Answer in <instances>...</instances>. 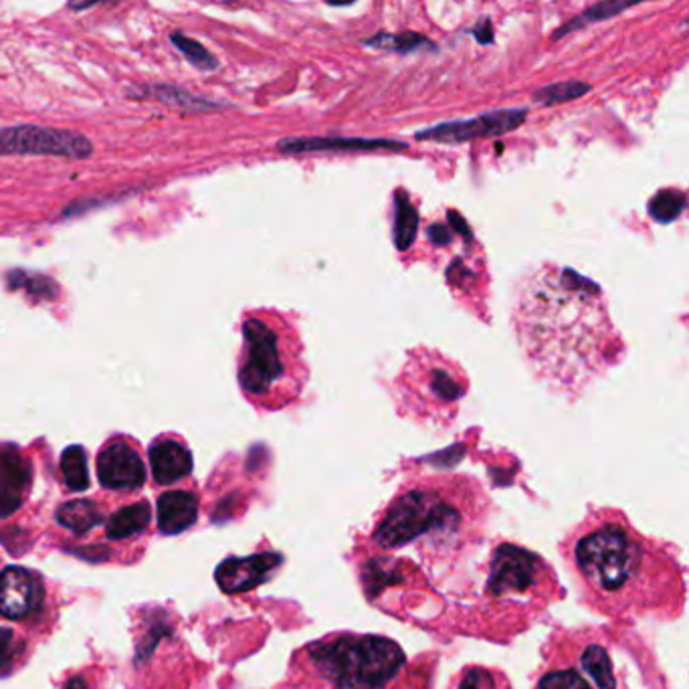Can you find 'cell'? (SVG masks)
Masks as SVG:
<instances>
[{"instance_id": "6da1fadb", "label": "cell", "mask_w": 689, "mask_h": 689, "mask_svg": "<svg viewBox=\"0 0 689 689\" xmlns=\"http://www.w3.org/2000/svg\"><path fill=\"white\" fill-rule=\"evenodd\" d=\"M583 601L617 621L676 618L686 605V571L669 544L642 534L623 511L586 513L560 542Z\"/></svg>"}, {"instance_id": "7a4b0ae2", "label": "cell", "mask_w": 689, "mask_h": 689, "mask_svg": "<svg viewBox=\"0 0 689 689\" xmlns=\"http://www.w3.org/2000/svg\"><path fill=\"white\" fill-rule=\"evenodd\" d=\"M513 324L536 374L562 389L591 381L605 367L615 336L601 289L552 265L523 282Z\"/></svg>"}, {"instance_id": "3957f363", "label": "cell", "mask_w": 689, "mask_h": 689, "mask_svg": "<svg viewBox=\"0 0 689 689\" xmlns=\"http://www.w3.org/2000/svg\"><path fill=\"white\" fill-rule=\"evenodd\" d=\"M489 508L491 501L474 477H416L382 508L367 550L386 556L413 548L431 571L452 569L481 544Z\"/></svg>"}, {"instance_id": "277c9868", "label": "cell", "mask_w": 689, "mask_h": 689, "mask_svg": "<svg viewBox=\"0 0 689 689\" xmlns=\"http://www.w3.org/2000/svg\"><path fill=\"white\" fill-rule=\"evenodd\" d=\"M431 676L393 639L342 630L297 649L277 689H428Z\"/></svg>"}, {"instance_id": "5b68a950", "label": "cell", "mask_w": 689, "mask_h": 689, "mask_svg": "<svg viewBox=\"0 0 689 689\" xmlns=\"http://www.w3.org/2000/svg\"><path fill=\"white\" fill-rule=\"evenodd\" d=\"M562 596L556 572L547 560L501 542L489 556L488 579L479 596V633L491 642L520 633Z\"/></svg>"}, {"instance_id": "8992f818", "label": "cell", "mask_w": 689, "mask_h": 689, "mask_svg": "<svg viewBox=\"0 0 689 689\" xmlns=\"http://www.w3.org/2000/svg\"><path fill=\"white\" fill-rule=\"evenodd\" d=\"M615 661L593 630L562 629L542 649L532 689H618Z\"/></svg>"}, {"instance_id": "52a82bcc", "label": "cell", "mask_w": 689, "mask_h": 689, "mask_svg": "<svg viewBox=\"0 0 689 689\" xmlns=\"http://www.w3.org/2000/svg\"><path fill=\"white\" fill-rule=\"evenodd\" d=\"M245 336V362L239 372V382L245 393L257 399H267L272 394L284 393L289 399L299 391L296 382L289 381L294 367L289 364L284 333L277 332L269 321L251 320L243 324Z\"/></svg>"}, {"instance_id": "ba28073f", "label": "cell", "mask_w": 689, "mask_h": 689, "mask_svg": "<svg viewBox=\"0 0 689 689\" xmlns=\"http://www.w3.org/2000/svg\"><path fill=\"white\" fill-rule=\"evenodd\" d=\"M401 386L404 401L416 415L441 418L443 423L455 415L457 403L465 394L459 370L453 369L447 360L428 354L411 360Z\"/></svg>"}, {"instance_id": "9c48e42d", "label": "cell", "mask_w": 689, "mask_h": 689, "mask_svg": "<svg viewBox=\"0 0 689 689\" xmlns=\"http://www.w3.org/2000/svg\"><path fill=\"white\" fill-rule=\"evenodd\" d=\"M92 152V142L77 131L29 124L0 128V156H61L84 160Z\"/></svg>"}, {"instance_id": "30bf717a", "label": "cell", "mask_w": 689, "mask_h": 689, "mask_svg": "<svg viewBox=\"0 0 689 689\" xmlns=\"http://www.w3.org/2000/svg\"><path fill=\"white\" fill-rule=\"evenodd\" d=\"M45 584L36 572L23 566H9L0 572V615L23 621L43 606Z\"/></svg>"}, {"instance_id": "8fae6325", "label": "cell", "mask_w": 689, "mask_h": 689, "mask_svg": "<svg viewBox=\"0 0 689 689\" xmlns=\"http://www.w3.org/2000/svg\"><path fill=\"white\" fill-rule=\"evenodd\" d=\"M523 119H526L523 109H501V112H489L479 118L441 124L435 128L421 131L416 138L433 140V142H467L474 138H486V136H498V134L511 131L518 128Z\"/></svg>"}, {"instance_id": "7c38bea8", "label": "cell", "mask_w": 689, "mask_h": 689, "mask_svg": "<svg viewBox=\"0 0 689 689\" xmlns=\"http://www.w3.org/2000/svg\"><path fill=\"white\" fill-rule=\"evenodd\" d=\"M97 477L106 489L134 491L146 484V465L130 443L114 441L97 457Z\"/></svg>"}, {"instance_id": "4fadbf2b", "label": "cell", "mask_w": 689, "mask_h": 689, "mask_svg": "<svg viewBox=\"0 0 689 689\" xmlns=\"http://www.w3.org/2000/svg\"><path fill=\"white\" fill-rule=\"evenodd\" d=\"M33 484V467L14 445H0V520L23 506Z\"/></svg>"}, {"instance_id": "5bb4252c", "label": "cell", "mask_w": 689, "mask_h": 689, "mask_svg": "<svg viewBox=\"0 0 689 689\" xmlns=\"http://www.w3.org/2000/svg\"><path fill=\"white\" fill-rule=\"evenodd\" d=\"M279 554H257L250 559H229L216 569V584L225 594H237L251 591L265 583L272 572L282 564Z\"/></svg>"}, {"instance_id": "9a60e30c", "label": "cell", "mask_w": 689, "mask_h": 689, "mask_svg": "<svg viewBox=\"0 0 689 689\" xmlns=\"http://www.w3.org/2000/svg\"><path fill=\"white\" fill-rule=\"evenodd\" d=\"M158 528L174 536L189 530L199 518V496L187 489H172L158 498Z\"/></svg>"}, {"instance_id": "2e32d148", "label": "cell", "mask_w": 689, "mask_h": 689, "mask_svg": "<svg viewBox=\"0 0 689 689\" xmlns=\"http://www.w3.org/2000/svg\"><path fill=\"white\" fill-rule=\"evenodd\" d=\"M150 467L156 484L168 486L192 474V453L174 439L156 441L150 447Z\"/></svg>"}, {"instance_id": "e0dca14e", "label": "cell", "mask_w": 689, "mask_h": 689, "mask_svg": "<svg viewBox=\"0 0 689 689\" xmlns=\"http://www.w3.org/2000/svg\"><path fill=\"white\" fill-rule=\"evenodd\" d=\"M152 520V510L146 501H136L130 506H124L109 516L106 523V536L109 540H128L131 536L142 534L148 530Z\"/></svg>"}, {"instance_id": "ac0fdd59", "label": "cell", "mask_w": 689, "mask_h": 689, "mask_svg": "<svg viewBox=\"0 0 689 689\" xmlns=\"http://www.w3.org/2000/svg\"><path fill=\"white\" fill-rule=\"evenodd\" d=\"M57 522L75 534H87L104 522V511L92 499H73L57 510Z\"/></svg>"}, {"instance_id": "d6986e66", "label": "cell", "mask_w": 689, "mask_h": 689, "mask_svg": "<svg viewBox=\"0 0 689 689\" xmlns=\"http://www.w3.org/2000/svg\"><path fill=\"white\" fill-rule=\"evenodd\" d=\"M447 689H511V686L501 669L467 666L453 676Z\"/></svg>"}, {"instance_id": "ffe728a7", "label": "cell", "mask_w": 689, "mask_h": 689, "mask_svg": "<svg viewBox=\"0 0 689 689\" xmlns=\"http://www.w3.org/2000/svg\"><path fill=\"white\" fill-rule=\"evenodd\" d=\"M61 476L65 486L72 491H85L89 488V469H87V453L80 445L67 447L61 455Z\"/></svg>"}, {"instance_id": "44dd1931", "label": "cell", "mask_w": 689, "mask_h": 689, "mask_svg": "<svg viewBox=\"0 0 689 689\" xmlns=\"http://www.w3.org/2000/svg\"><path fill=\"white\" fill-rule=\"evenodd\" d=\"M7 279H9V287H11V289H23L24 294H29V296L36 299V301H41V299H55V297H57V292H60V287H57V284H55L53 279H49V277L41 274L11 272Z\"/></svg>"}, {"instance_id": "7402d4cb", "label": "cell", "mask_w": 689, "mask_h": 689, "mask_svg": "<svg viewBox=\"0 0 689 689\" xmlns=\"http://www.w3.org/2000/svg\"><path fill=\"white\" fill-rule=\"evenodd\" d=\"M416 231V211L403 192H396V223H394V245L406 251L413 243Z\"/></svg>"}, {"instance_id": "603a6c76", "label": "cell", "mask_w": 689, "mask_h": 689, "mask_svg": "<svg viewBox=\"0 0 689 689\" xmlns=\"http://www.w3.org/2000/svg\"><path fill=\"white\" fill-rule=\"evenodd\" d=\"M686 209V197L679 191H661L649 202V214L659 223L676 221Z\"/></svg>"}, {"instance_id": "cb8c5ba5", "label": "cell", "mask_w": 689, "mask_h": 689, "mask_svg": "<svg viewBox=\"0 0 689 689\" xmlns=\"http://www.w3.org/2000/svg\"><path fill=\"white\" fill-rule=\"evenodd\" d=\"M170 41L174 43V47L179 49L187 60L191 61L194 67L206 70V72L216 70V60H214L213 55L202 47L201 43H197L194 39H191V36L177 31V33H172V36H170Z\"/></svg>"}, {"instance_id": "d4e9b609", "label": "cell", "mask_w": 689, "mask_h": 689, "mask_svg": "<svg viewBox=\"0 0 689 689\" xmlns=\"http://www.w3.org/2000/svg\"><path fill=\"white\" fill-rule=\"evenodd\" d=\"M144 96H152L155 99H162V102H167V104L191 107V109H211V107H214V104H211V102L199 99V97L191 96V94L182 92L179 87H170V85L144 87Z\"/></svg>"}, {"instance_id": "484cf974", "label": "cell", "mask_w": 689, "mask_h": 689, "mask_svg": "<svg viewBox=\"0 0 689 689\" xmlns=\"http://www.w3.org/2000/svg\"><path fill=\"white\" fill-rule=\"evenodd\" d=\"M591 87L589 85L574 84V82H564V84L550 85V87H544L542 92H538L536 94V102H540V104H559V102H569V99H574V97L583 96L586 94Z\"/></svg>"}, {"instance_id": "4316f807", "label": "cell", "mask_w": 689, "mask_h": 689, "mask_svg": "<svg viewBox=\"0 0 689 689\" xmlns=\"http://www.w3.org/2000/svg\"><path fill=\"white\" fill-rule=\"evenodd\" d=\"M19 655V639L17 633L7 627H0V674L12 666L14 657Z\"/></svg>"}, {"instance_id": "83f0119b", "label": "cell", "mask_w": 689, "mask_h": 689, "mask_svg": "<svg viewBox=\"0 0 689 689\" xmlns=\"http://www.w3.org/2000/svg\"><path fill=\"white\" fill-rule=\"evenodd\" d=\"M63 689H92V683H89L84 676H75V678L70 679V681L65 683V688Z\"/></svg>"}]
</instances>
